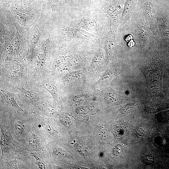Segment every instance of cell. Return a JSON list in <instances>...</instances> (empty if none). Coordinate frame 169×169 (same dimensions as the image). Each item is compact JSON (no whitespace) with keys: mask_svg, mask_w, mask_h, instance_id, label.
<instances>
[{"mask_svg":"<svg viewBox=\"0 0 169 169\" xmlns=\"http://www.w3.org/2000/svg\"><path fill=\"white\" fill-rule=\"evenodd\" d=\"M50 32L54 43H100V39L82 29L72 26L52 14L50 19Z\"/></svg>","mask_w":169,"mask_h":169,"instance_id":"1","label":"cell"},{"mask_svg":"<svg viewBox=\"0 0 169 169\" xmlns=\"http://www.w3.org/2000/svg\"><path fill=\"white\" fill-rule=\"evenodd\" d=\"M166 66L164 59L156 58L141 67L140 70L146 78L148 91L157 95L161 94L163 74Z\"/></svg>","mask_w":169,"mask_h":169,"instance_id":"2","label":"cell"},{"mask_svg":"<svg viewBox=\"0 0 169 169\" xmlns=\"http://www.w3.org/2000/svg\"><path fill=\"white\" fill-rule=\"evenodd\" d=\"M43 7L40 18L29 30L28 45L27 56L32 59L36 49L44 35L49 30L52 10Z\"/></svg>","mask_w":169,"mask_h":169,"instance_id":"3","label":"cell"},{"mask_svg":"<svg viewBox=\"0 0 169 169\" xmlns=\"http://www.w3.org/2000/svg\"><path fill=\"white\" fill-rule=\"evenodd\" d=\"M125 0H98L89 7L102 13L109 21L110 29L115 31L120 24Z\"/></svg>","mask_w":169,"mask_h":169,"instance_id":"4","label":"cell"},{"mask_svg":"<svg viewBox=\"0 0 169 169\" xmlns=\"http://www.w3.org/2000/svg\"><path fill=\"white\" fill-rule=\"evenodd\" d=\"M115 31L110 30L100 39V42L103 44L107 59L113 60L115 57V52L116 35Z\"/></svg>","mask_w":169,"mask_h":169,"instance_id":"5","label":"cell"},{"mask_svg":"<svg viewBox=\"0 0 169 169\" xmlns=\"http://www.w3.org/2000/svg\"><path fill=\"white\" fill-rule=\"evenodd\" d=\"M140 5L151 28L155 33L156 30L155 11L150 0H141Z\"/></svg>","mask_w":169,"mask_h":169,"instance_id":"6","label":"cell"},{"mask_svg":"<svg viewBox=\"0 0 169 169\" xmlns=\"http://www.w3.org/2000/svg\"><path fill=\"white\" fill-rule=\"evenodd\" d=\"M136 0H125L120 24L123 26L129 21L134 9Z\"/></svg>","mask_w":169,"mask_h":169,"instance_id":"7","label":"cell"},{"mask_svg":"<svg viewBox=\"0 0 169 169\" xmlns=\"http://www.w3.org/2000/svg\"><path fill=\"white\" fill-rule=\"evenodd\" d=\"M63 9L71 11H78L89 6L83 0H64Z\"/></svg>","mask_w":169,"mask_h":169,"instance_id":"8","label":"cell"},{"mask_svg":"<svg viewBox=\"0 0 169 169\" xmlns=\"http://www.w3.org/2000/svg\"><path fill=\"white\" fill-rule=\"evenodd\" d=\"M105 61L103 51L100 48L96 52L92 60L90 65V69L93 71L96 70L102 65Z\"/></svg>","mask_w":169,"mask_h":169,"instance_id":"9","label":"cell"},{"mask_svg":"<svg viewBox=\"0 0 169 169\" xmlns=\"http://www.w3.org/2000/svg\"><path fill=\"white\" fill-rule=\"evenodd\" d=\"M140 41L143 48L147 49L150 46V37L148 31L144 26H140L139 29Z\"/></svg>","mask_w":169,"mask_h":169,"instance_id":"10","label":"cell"},{"mask_svg":"<svg viewBox=\"0 0 169 169\" xmlns=\"http://www.w3.org/2000/svg\"><path fill=\"white\" fill-rule=\"evenodd\" d=\"M121 73L114 68L108 69L99 80L97 83V85H102L109 83L114 77Z\"/></svg>","mask_w":169,"mask_h":169,"instance_id":"11","label":"cell"},{"mask_svg":"<svg viewBox=\"0 0 169 169\" xmlns=\"http://www.w3.org/2000/svg\"><path fill=\"white\" fill-rule=\"evenodd\" d=\"M18 90L22 97L29 100H36L38 99L40 97L39 95L36 93L27 90L23 87L18 88Z\"/></svg>","mask_w":169,"mask_h":169,"instance_id":"12","label":"cell"},{"mask_svg":"<svg viewBox=\"0 0 169 169\" xmlns=\"http://www.w3.org/2000/svg\"><path fill=\"white\" fill-rule=\"evenodd\" d=\"M2 95L5 101L9 105L19 110H23L18 105L15 100L13 95L12 93L8 91H4Z\"/></svg>","mask_w":169,"mask_h":169,"instance_id":"13","label":"cell"},{"mask_svg":"<svg viewBox=\"0 0 169 169\" xmlns=\"http://www.w3.org/2000/svg\"><path fill=\"white\" fill-rule=\"evenodd\" d=\"M72 58L70 55H62L56 58L53 64V67L56 68L65 62L70 61Z\"/></svg>","mask_w":169,"mask_h":169,"instance_id":"14","label":"cell"},{"mask_svg":"<svg viewBox=\"0 0 169 169\" xmlns=\"http://www.w3.org/2000/svg\"><path fill=\"white\" fill-rule=\"evenodd\" d=\"M44 88L49 92L55 100L58 99V90L57 88L52 83H44L43 84Z\"/></svg>","mask_w":169,"mask_h":169,"instance_id":"15","label":"cell"},{"mask_svg":"<svg viewBox=\"0 0 169 169\" xmlns=\"http://www.w3.org/2000/svg\"><path fill=\"white\" fill-rule=\"evenodd\" d=\"M161 30L163 36L169 42V21L167 19L162 20Z\"/></svg>","mask_w":169,"mask_h":169,"instance_id":"16","label":"cell"},{"mask_svg":"<svg viewBox=\"0 0 169 169\" xmlns=\"http://www.w3.org/2000/svg\"><path fill=\"white\" fill-rule=\"evenodd\" d=\"M1 137L0 144L1 147L3 149H6L9 143V137L6 132L1 129Z\"/></svg>","mask_w":169,"mask_h":169,"instance_id":"17","label":"cell"},{"mask_svg":"<svg viewBox=\"0 0 169 169\" xmlns=\"http://www.w3.org/2000/svg\"><path fill=\"white\" fill-rule=\"evenodd\" d=\"M34 156L36 159V164L39 169L48 168L46 162L43 160L39 158L38 155L35 153H31L29 156Z\"/></svg>","mask_w":169,"mask_h":169,"instance_id":"18","label":"cell"},{"mask_svg":"<svg viewBox=\"0 0 169 169\" xmlns=\"http://www.w3.org/2000/svg\"><path fill=\"white\" fill-rule=\"evenodd\" d=\"M82 74L80 72H70L66 75L64 78V80L65 81H71L72 79H79L80 76H81Z\"/></svg>","mask_w":169,"mask_h":169,"instance_id":"19","label":"cell"},{"mask_svg":"<svg viewBox=\"0 0 169 169\" xmlns=\"http://www.w3.org/2000/svg\"><path fill=\"white\" fill-rule=\"evenodd\" d=\"M24 125L19 121H17L14 125V131L15 134L18 136H20L23 130Z\"/></svg>","mask_w":169,"mask_h":169,"instance_id":"20","label":"cell"},{"mask_svg":"<svg viewBox=\"0 0 169 169\" xmlns=\"http://www.w3.org/2000/svg\"><path fill=\"white\" fill-rule=\"evenodd\" d=\"M39 143V140L36 135L33 134L29 137L28 144L30 147L33 148L36 147Z\"/></svg>","mask_w":169,"mask_h":169,"instance_id":"21","label":"cell"},{"mask_svg":"<svg viewBox=\"0 0 169 169\" xmlns=\"http://www.w3.org/2000/svg\"><path fill=\"white\" fill-rule=\"evenodd\" d=\"M142 160L145 164L150 165L152 164L153 163L154 158L152 156L150 155H147L144 156Z\"/></svg>","mask_w":169,"mask_h":169,"instance_id":"22","label":"cell"},{"mask_svg":"<svg viewBox=\"0 0 169 169\" xmlns=\"http://www.w3.org/2000/svg\"><path fill=\"white\" fill-rule=\"evenodd\" d=\"M53 151L54 153L57 156H65L67 154V152L65 150L57 147H54Z\"/></svg>","mask_w":169,"mask_h":169,"instance_id":"23","label":"cell"},{"mask_svg":"<svg viewBox=\"0 0 169 169\" xmlns=\"http://www.w3.org/2000/svg\"><path fill=\"white\" fill-rule=\"evenodd\" d=\"M43 126L46 130L50 134H53L54 129L51 124L48 121H45L43 123Z\"/></svg>","mask_w":169,"mask_h":169,"instance_id":"24","label":"cell"},{"mask_svg":"<svg viewBox=\"0 0 169 169\" xmlns=\"http://www.w3.org/2000/svg\"><path fill=\"white\" fill-rule=\"evenodd\" d=\"M135 106V104H130L124 106L122 108L121 110L125 112H128L132 110Z\"/></svg>","mask_w":169,"mask_h":169,"instance_id":"25","label":"cell"},{"mask_svg":"<svg viewBox=\"0 0 169 169\" xmlns=\"http://www.w3.org/2000/svg\"><path fill=\"white\" fill-rule=\"evenodd\" d=\"M7 168L9 169H18L17 165V160L14 159L8 163Z\"/></svg>","mask_w":169,"mask_h":169,"instance_id":"26","label":"cell"},{"mask_svg":"<svg viewBox=\"0 0 169 169\" xmlns=\"http://www.w3.org/2000/svg\"><path fill=\"white\" fill-rule=\"evenodd\" d=\"M145 133V130L142 127H138L136 130V134L137 135L140 137H142L144 136Z\"/></svg>","mask_w":169,"mask_h":169,"instance_id":"27","label":"cell"},{"mask_svg":"<svg viewBox=\"0 0 169 169\" xmlns=\"http://www.w3.org/2000/svg\"><path fill=\"white\" fill-rule=\"evenodd\" d=\"M125 130V128H122V127L121 126H119L117 127L116 129V134L117 135H120L122 133H123L124 131Z\"/></svg>","mask_w":169,"mask_h":169,"instance_id":"28","label":"cell"},{"mask_svg":"<svg viewBox=\"0 0 169 169\" xmlns=\"http://www.w3.org/2000/svg\"><path fill=\"white\" fill-rule=\"evenodd\" d=\"M62 120L64 124L68 125L70 122V119L69 117L66 115H64L62 117Z\"/></svg>","mask_w":169,"mask_h":169,"instance_id":"29","label":"cell"},{"mask_svg":"<svg viewBox=\"0 0 169 169\" xmlns=\"http://www.w3.org/2000/svg\"><path fill=\"white\" fill-rule=\"evenodd\" d=\"M120 148L117 146L115 147L113 151V153L114 154L117 155L120 154Z\"/></svg>","mask_w":169,"mask_h":169,"instance_id":"30","label":"cell"},{"mask_svg":"<svg viewBox=\"0 0 169 169\" xmlns=\"http://www.w3.org/2000/svg\"><path fill=\"white\" fill-rule=\"evenodd\" d=\"M124 39L126 42H128L133 39V36L131 34H129L125 37Z\"/></svg>","mask_w":169,"mask_h":169,"instance_id":"31","label":"cell"},{"mask_svg":"<svg viewBox=\"0 0 169 169\" xmlns=\"http://www.w3.org/2000/svg\"><path fill=\"white\" fill-rule=\"evenodd\" d=\"M47 112L49 115H52L54 113V110L51 106H48L47 109Z\"/></svg>","mask_w":169,"mask_h":169,"instance_id":"32","label":"cell"},{"mask_svg":"<svg viewBox=\"0 0 169 169\" xmlns=\"http://www.w3.org/2000/svg\"><path fill=\"white\" fill-rule=\"evenodd\" d=\"M135 44V43L133 39L129 41L128 44V45L131 48L134 46Z\"/></svg>","mask_w":169,"mask_h":169,"instance_id":"33","label":"cell"},{"mask_svg":"<svg viewBox=\"0 0 169 169\" xmlns=\"http://www.w3.org/2000/svg\"><path fill=\"white\" fill-rule=\"evenodd\" d=\"M98 0H89V6H91L94 4Z\"/></svg>","mask_w":169,"mask_h":169,"instance_id":"34","label":"cell"},{"mask_svg":"<svg viewBox=\"0 0 169 169\" xmlns=\"http://www.w3.org/2000/svg\"><path fill=\"white\" fill-rule=\"evenodd\" d=\"M168 91L169 92V89H168Z\"/></svg>","mask_w":169,"mask_h":169,"instance_id":"35","label":"cell"}]
</instances>
